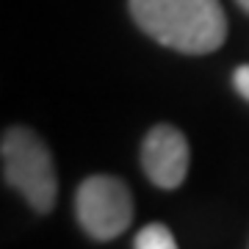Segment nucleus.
<instances>
[{"label":"nucleus","instance_id":"f257e3e1","mask_svg":"<svg viewBox=\"0 0 249 249\" xmlns=\"http://www.w3.org/2000/svg\"><path fill=\"white\" fill-rule=\"evenodd\" d=\"M130 14L155 42L188 55L213 53L227 36L219 0H130Z\"/></svg>","mask_w":249,"mask_h":249},{"label":"nucleus","instance_id":"f03ea898","mask_svg":"<svg viewBox=\"0 0 249 249\" xmlns=\"http://www.w3.org/2000/svg\"><path fill=\"white\" fill-rule=\"evenodd\" d=\"M3 180L28 199L36 213H47L55 205V169L47 144L28 127H9L0 142Z\"/></svg>","mask_w":249,"mask_h":249},{"label":"nucleus","instance_id":"7ed1b4c3","mask_svg":"<svg viewBox=\"0 0 249 249\" xmlns=\"http://www.w3.org/2000/svg\"><path fill=\"white\" fill-rule=\"evenodd\" d=\"M75 216L94 241H111L133 222L130 188L111 175H91L75 191Z\"/></svg>","mask_w":249,"mask_h":249},{"label":"nucleus","instance_id":"20e7f679","mask_svg":"<svg viewBox=\"0 0 249 249\" xmlns=\"http://www.w3.org/2000/svg\"><path fill=\"white\" fill-rule=\"evenodd\" d=\"M188 142L172 124H155L142 144V169L158 188H178L188 175Z\"/></svg>","mask_w":249,"mask_h":249},{"label":"nucleus","instance_id":"39448f33","mask_svg":"<svg viewBox=\"0 0 249 249\" xmlns=\"http://www.w3.org/2000/svg\"><path fill=\"white\" fill-rule=\"evenodd\" d=\"M133 247L136 249H178V244H175V235H172V230L166 224L152 222L139 230Z\"/></svg>","mask_w":249,"mask_h":249},{"label":"nucleus","instance_id":"423d86ee","mask_svg":"<svg viewBox=\"0 0 249 249\" xmlns=\"http://www.w3.org/2000/svg\"><path fill=\"white\" fill-rule=\"evenodd\" d=\"M232 83H235V89H238L241 94L249 100V64H244V67H238V70H235Z\"/></svg>","mask_w":249,"mask_h":249},{"label":"nucleus","instance_id":"0eeeda50","mask_svg":"<svg viewBox=\"0 0 249 249\" xmlns=\"http://www.w3.org/2000/svg\"><path fill=\"white\" fill-rule=\"evenodd\" d=\"M238 6H241L244 11H247V14H249V0H238Z\"/></svg>","mask_w":249,"mask_h":249}]
</instances>
